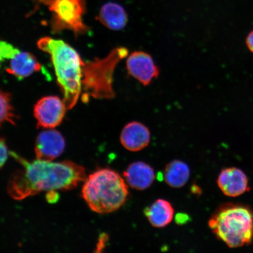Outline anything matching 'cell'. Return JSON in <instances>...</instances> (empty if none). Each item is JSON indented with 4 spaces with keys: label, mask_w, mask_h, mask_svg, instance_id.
<instances>
[{
    "label": "cell",
    "mask_w": 253,
    "mask_h": 253,
    "mask_svg": "<svg viewBox=\"0 0 253 253\" xmlns=\"http://www.w3.org/2000/svg\"><path fill=\"white\" fill-rule=\"evenodd\" d=\"M209 226L230 248L248 246L253 239V211L245 205L224 204L211 216Z\"/></svg>",
    "instance_id": "4"
},
{
    "label": "cell",
    "mask_w": 253,
    "mask_h": 253,
    "mask_svg": "<svg viewBox=\"0 0 253 253\" xmlns=\"http://www.w3.org/2000/svg\"><path fill=\"white\" fill-rule=\"evenodd\" d=\"M151 134L146 126L137 122L128 123L120 135V142L126 150L132 152L142 150L150 143Z\"/></svg>",
    "instance_id": "11"
},
{
    "label": "cell",
    "mask_w": 253,
    "mask_h": 253,
    "mask_svg": "<svg viewBox=\"0 0 253 253\" xmlns=\"http://www.w3.org/2000/svg\"><path fill=\"white\" fill-rule=\"evenodd\" d=\"M2 62L1 56H0V65H1V63Z\"/></svg>",
    "instance_id": "20"
},
{
    "label": "cell",
    "mask_w": 253,
    "mask_h": 253,
    "mask_svg": "<svg viewBox=\"0 0 253 253\" xmlns=\"http://www.w3.org/2000/svg\"><path fill=\"white\" fill-rule=\"evenodd\" d=\"M41 69V65L33 55L20 50L10 59L7 71L9 74L22 79L29 77L35 72L39 71Z\"/></svg>",
    "instance_id": "14"
},
{
    "label": "cell",
    "mask_w": 253,
    "mask_h": 253,
    "mask_svg": "<svg viewBox=\"0 0 253 253\" xmlns=\"http://www.w3.org/2000/svg\"><path fill=\"white\" fill-rule=\"evenodd\" d=\"M144 212L152 226L161 228L171 222L174 210L169 201L158 199L150 207L147 208Z\"/></svg>",
    "instance_id": "15"
},
{
    "label": "cell",
    "mask_w": 253,
    "mask_h": 253,
    "mask_svg": "<svg viewBox=\"0 0 253 253\" xmlns=\"http://www.w3.org/2000/svg\"><path fill=\"white\" fill-rule=\"evenodd\" d=\"M67 109L63 100L56 96L43 97L34 107L39 127L52 129L61 124Z\"/></svg>",
    "instance_id": "7"
},
{
    "label": "cell",
    "mask_w": 253,
    "mask_h": 253,
    "mask_svg": "<svg viewBox=\"0 0 253 253\" xmlns=\"http://www.w3.org/2000/svg\"><path fill=\"white\" fill-rule=\"evenodd\" d=\"M190 169L187 164L179 160L171 161L164 171V180L170 187L179 188L188 181Z\"/></svg>",
    "instance_id": "16"
},
{
    "label": "cell",
    "mask_w": 253,
    "mask_h": 253,
    "mask_svg": "<svg viewBox=\"0 0 253 253\" xmlns=\"http://www.w3.org/2000/svg\"><path fill=\"white\" fill-rule=\"evenodd\" d=\"M126 69L131 77L144 86L149 84L159 75V69L148 53L142 51L132 53L126 60Z\"/></svg>",
    "instance_id": "8"
},
{
    "label": "cell",
    "mask_w": 253,
    "mask_h": 253,
    "mask_svg": "<svg viewBox=\"0 0 253 253\" xmlns=\"http://www.w3.org/2000/svg\"><path fill=\"white\" fill-rule=\"evenodd\" d=\"M128 55L125 47H116L103 59H96L84 63L82 99L87 102L94 99H112L115 96L113 87V74L120 60Z\"/></svg>",
    "instance_id": "5"
},
{
    "label": "cell",
    "mask_w": 253,
    "mask_h": 253,
    "mask_svg": "<svg viewBox=\"0 0 253 253\" xmlns=\"http://www.w3.org/2000/svg\"><path fill=\"white\" fill-rule=\"evenodd\" d=\"M98 19L104 26L114 31L123 29L128 20L125 9L115 2H108L103 5Z\"/></svg>",
    "instance_id": "13"
},
{
    "label": "cell",
    "mask_w": 253,
    "mask_h": 253,
    "mask_svg": "<svg viewBox=\"0 0 253 253\" xmlns=\"http://www.w3.org/2000/svg\"><path fill=\"white\" fill-rule=\"evenodd\" d=\"M246 44L250 50L253 52V31H252L251 33L249 34L248 37H247Z\"/></svg>",
    "instance_id": "19"
},
{
    "label": "cell",
    "mask_w": 253,
    "mask_h": 253,
    "mask_svg": "<svg viewBox=\"0 0 253 253\" xmlns=\"http://www.w3.org/2000/svg\"><path fill=\"white\" fill-rule=\"evenodd\" d=\"M8 155L7 145L4 139L0 138V169L4 166Z\"/></svg>",
    "instance_id": "18"
},
{
    "label": "cell",
    "mask_w": 253,
    "mask_h": 253,
    "mask_svg": "<svg viewBox=\"0 0 253 253\" xmlns=\"http://www.w3.org/2000/svg\"><path fill=\"white\" fill-rule=\"evenodd\" d=\"M11 154L22 166L8 183V194L14 200H23L42 192L71 190L86 179L84 168L70 161L29 162L14 153Z\"/></svg>",
    "instance_id": "1"
},
{
    "label": "cell",
    "mask_w": 253,
    "mask_h": 253,
    "mask_svg": "<svg viewBox=\"0 0 253 253\" xmlns=\"http://www.w3.org/2000/svg\"><path fill=\"white\" fill-rule=\"evenodd\" d=\"M124 176L128 185L138 191L150 187L156 178L153 168L142 161L131 164L125 170Z\"/></svg>",
    "instance_id": "12"
},
{
    "label": "cell",
    "mask_w": 253,
    "mask_h": 253,
    "mask_svg": "<svg viewBox=\"0 0 253 253\" xmlns=\"http://www.w3.org/2000/svg\"><path fill=\"white\" fill-rule=\"evenodd\" d=\"M15 116L9 94L0 90V126L5 122L15 125Z\"/></svg>",
    "instance_id": "17"
},
{
    "label": "cell",
    "mask_w": 253,
    "mask_h": 253,
    "mask_svg": "<svg viewBox=\"0 0 253 253\" xmlns=\"http://www.w3.org/2000/svg\"><path fill=\"white\" fill-rule=\"evenodd\" d=\"M84 181L82 196L95 212H113L121 208L128 198V185L115 170L107 169L97 170Z\"/></svg>",
    "instance_id": "3"
},
{
    "label": "cell",
    "mask_w": 253,
    "mask_h": 253,
    "mask_svg": "<svg viewBox=\"0 0 253 253\" xmlns=\"http://www.w3.org/2000/svg\"><path fill=\"white\" fill-rule=\"evenodd\" d=\"M65 148L64 138L54 129L44 131L38 136L35 146L37 160L51 162L62 154Z\"/></svg>",
    "instance_id": "9"
},
{
    "label": "cell",
    "mask_w": 253,
    "mask_h": 253,
    "mask_svg": "<svg viewBox=\"0 0 253 253\" xmlns=\"http://www.w3.org/2000/svg\"><path fill=\"white\" fill-rule=\"evenodd\" d=\"M52 12V28L54 32L71 30L76 34L86 33L84 23L86 11L84 0H37Z\"/></svg>",
    "instance_id": "6"
},
{
    "label": "cell",
    "mask_w": 253,
    "mask_h": 253,
    "mask_svg": "<svg viewBox=\"0 0 253 253\" xmlns=\"http://www.w3.org/2000/svg\"><path fill=\"white\" fill-rule=\"evenodd\" d=\"M217 182L221 192L227 197H239L249 191L248 177L237 168H228L221 170Z\"/></svg>",
    "instance_id": "10"
},
{
    "label": "cell",
    "mask_w": 253,
    "mask_h": 253,
    "mask_svg": "<svg viewBox=\"0 0 253 253\" xmlns=\"http://www.w3.org/2000/svg\"><path fill=\"white\" fill-rule=\"evenodd\" d=\"M38 46L51 58L57 81L64 95L63 102L67 109H72L82 91L84 63L81 56L64 41L50 37L40 39Z\"/></svg>",
    "instance_id": "2"
}]
</instances>
